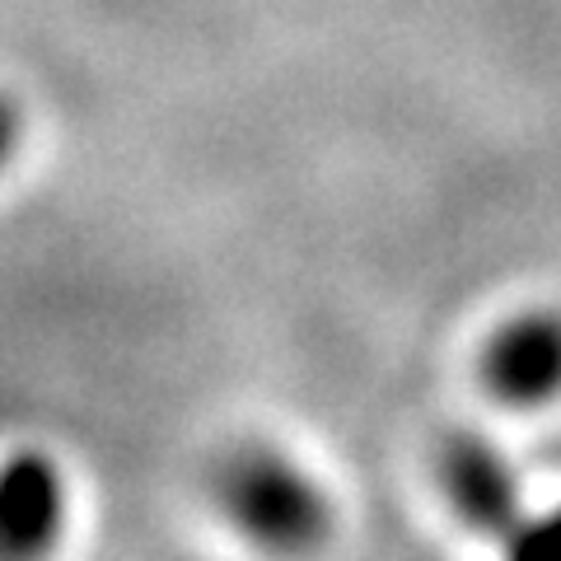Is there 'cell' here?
<instances>
[{"label": "cell", "mask_w": 561, "mask_h": 561, "mask_svg": "<svg viewBox=\"0 0 561 561\" xmlns=\"http://www.w3.org/2000/svg\"><path fill=\"white\" fill-rule=\"evenodd\" d=\"M435 472H440V486L472 534L482 538H511L524 524V505H519V482L505 454L478 431H449L440 445H435Z\"/></svg>", "instance_id": "obj_2"}, {"label": "cell", "mask_w": 561, "mask_h": 561, "mask_svg": "<svg viewBox=\"0 0 561 561\" xmlns=\"http://www.w3.org/2000/svg\"><path fill=\"white\" fill-rule=\"evenodd\" d=\"M505 561H561V505L524 515L519 529L505 538Z\"/></svg>", "instance_id": "obj_5"}, {"label": "cell", "mask_w": 561, "mask_h": 561, "mask_svg": "<svg viewBox=\"0 0 561 561\" xmlns=\"http://www.w3.org/2000/svg\"><path fill=\"white\" fill-rule=\"evenodd\" d=\"M482 383L511 408H538L561 393V313L538 309L505 323L482 351Z\"/></svg>", "instance_id": "obj_3"}, {"label": "cell", "mask_w": 561, "mask_h": 561, "mask_svg": "<svg viewBox=\"0 0 561 561\" xmlns=\"http://www.w3.org/2000/svg\"><path fill=\"white\" fill-rule=\"evenodd\" d=\"M220 511L230 524L276 557L309 552L328 538V501L300 468L262 445H243L225 454L210 472Z\"/></svg>", "instance_id": "obj_1"}, {"label": "cell", "mask_w": 561, "mask_h": 561, "mask_svg": "<svg viewBox=\"0 0 561 561\" xmlns=\"http://www.w3.org/2000/svg\"><path fill=\"white\" fill-rule=\"evenodd\" d=\"M61 534V478L47 454H14L0 482V542L10 561H38Z\"/></svg>", "instance_id": "obj_4"}]
</instances>
